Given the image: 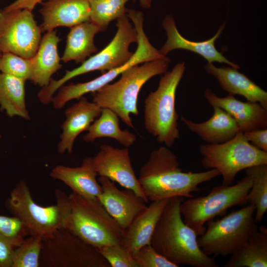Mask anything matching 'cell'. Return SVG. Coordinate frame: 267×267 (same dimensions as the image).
I'll return each instance as SVG.
<instances>
[{"label": "cell", "instance_id": "obj_1", "mask_svg": "<svg viewBox=\"0 0 267 267\" xmlns=\"http://www.w3.org/2000/svg\"><path fill=\"white\" fill-rule=\"evenodd\" d=\"M220 176L216 169L184 172L174 153L166 146L153 150L141 167L138 180L148 201L177 196L193 197L199 185Z\"/></svg>", "mask_w": 267, "mask_h": 267}, {"label": "cell", "instance_id": "obj_2", "mask_svg": "<svg viewBox=\"0 0 267 267\" xmlns=\"http://www.w3.org/2000/svg\"><path fill=\"white\" fill-rule=\"evenodd\" d=\"M184 198H170L154 230L151 245L160 254L179 266L217 267L215 259L199 247L195 232L183 221L180 206Z\"/></svg>", "mask_w": 267, "mask_h": 267}, {"label": "cell", "instance_id": "obj_3", "mask_svg": "<svg viewBox=\"0 0 267 267\" xmlns=\"http://www.w3.org/2000/svg\"><path fill=\"white\" fill-rule=\"evenodd\" d=\"M170 62L168 57L128 68L117 82L91 93L92 101L101 108L112 110L125 124L133 128L131 114L137 116L139 114L137 101L140 89L150 79L165 73Z\"/></svg>", "mask_w": 267, "mask_h": 267}, {"label": "cell", "instance_id": "obj_4", "mask_svg": "<svg viewBox=\"0 0 267 267\" xmlns=\"http://www.w3.org/2000/svg\"><path fill=\"white\" fill-rule=\"evenodd\" d=\"M185 70V62H181L167 71L161 76L157 89L150 92L144 100V127L157 142L168 147H172L180 136L176 95Z\"/></svg>", "mask_w": 267, "mask_h": 267}, {"label": "cell", "instance_id": "obj_5", "mask_svg": "<svg viewBox=\"0 0 267 267\" xmlns=\"http://www.w3.org/2000/svg\"><path fill=\"white\" fill-rule=\"evenodd\" d=\"M70 213L64 228L96 248L121 243L124 230L98 198L69 195Z\"/></svg>", "mask_w": 267, "mask_h": 267}, {"label": "cell", "instance_id": "obj_6", "mask_svg": "<svg viewBox=\"0 0 267 267\" xmlns=\"http://www.w3.org/2000/svg\"><path fill=\"white\" fill-rule=\"evenodd\" d=\"M56 203L47 207L37 204L24 181H19L5 202L7 210L20 219L28 227L31 235L45 238L64 227L70 211L69 195L57 189Z\"/></svg>", "mask_w": 267, "mask_h": 267}, {"label": "cell", "instance_id": "obj_7", "mask_svg": "<svg viewBox=\"0 0 267 267\" xmlns=\"http://www.w3.org/2000/svg\"><path fill=\"white\" fill-rule=\"evenodd\" d=\"M117 20V30L109 44L80 66L66 70L61 78L51 79L48 86L39 91V96L43 101L50 102L59 88L77 76L94 71H100L103 74L120 67L130 59L134 53L130 51L129 47L132 44L137 42L136 30L127 15Z\"/></svg>", "mask_w": 267, "mask_h": 267}, {"label": "cell", "instance_id": "obj_8", "mask_svg": "<svg viewBox=\"0 0 267 267\" xmlns=\"http://www.w3.org/2000/svg\"><path fill=\"white\" fill-rule=\"evenodd\" d=\"M255 207L249 204L223 218L207 222L197 242L201 250L210 256L232 255L258 230L255 221Z\"/></svg>", "mask_w": 267, "mask_h": 267}, {"label": "cell", "instance_id": "obj_9", "mask_svg": "<svg viewBox=\"0 0 267 267\" xmlns=\"http://www.w3.org/2000/svg\"><path fill=\"white\" fill-rule=\"evenodd\" d=\"M252 185L250 176H246L234 185L214 186L204 196L188 198L181 202L180 213L184 222L197 236L203 234L206 223L229 208L247 203V196Z\"/></svg>", "mask_w": 267, "mask_h": 267}, {"label": "cell", "instance_id": "obj_10", "mask_svg": "<svg viewBox=\"0 0 267 267\" xmlns=\"http://www.w3.org/2000/svg\"><path fill=\"white\" fill-rule=\"evenodd\" d=\"M201 164L207 169H216L222 178V184L231 185L236 175L251 167L267 164V152L254 146L240 130L231 139L199 147Z\"/></svg>", "mask_w": 267, "mask_h": 267}, {"label": "cell", "instance_id": "obj_11", "mask_svg": "<svg viewBox=\"0 0 267 267\" xmlns=\"http://www.w3.org/2000/svg\"><path fill=\"white\" fill-rule=\"evenodd\" d=\"M42 267H110L98 249L64 228L43 238Z\"/></svg>", "mask_w": 267, "mask_h": 267}, {"label": "cell", "instance_id": "obj_12", "mask_svg": "<svg viewBox=\"0 0 267 267\" xmlns=\"http://www.w3.org/2000/svg\"><path fill=\"white\" fill-rule=\"evenodd\" d=\"M42 32L32 11L0 10V53L10 52L31 59L38 49Z\"/></svg>", "mask_w": 267, "mask_h": 267}, {"label": "cell", "instance_id": "obj_13", "mask_svg": "<svg viewBox=\"0 0 267 267\" xmlns=\"http://www.w3.org/2000/svg\"><path fill=\"white\" fill-rule=\"evenodd\" d=\"M91 158L97 175L106 177L133 190L146 203L148 202L132 167L128 148H119L102 144L96 155Z\"/></svg>", "mask_w": 267, "mask_h": 267}, {"label": "cell", "instance_id": "obj_14", "mask_svg": "<svg viewBox=\"0 0 267 267\" xmlns=\"http://www.w3.org/2000/svg\"><path fill=\"white\" fill-rule=\"evenodd\" d=\"M98 181L101 187L98 199L108 213L124 230L134 218L146 208V203L133 190L119 189L114 182L100 176Z\"/></svg>", "mask_w": 267, "mask_h": 267}, {"label": "cell", "instance_id": "obj_15", "mask_svg": "<svg viewBox=\"0 0 267 267\" xmlns=\"http://www.w3.org/2000/svg\"><path fill=\"white\" fill-rule=\"evenodd\" d=\"M162 26L166 31L167 39L159 50L163 55H167L176 49H183L198 54L206 60L208 63L216 62L224 63L233 68L240 69V66L228 60L215 46V42L222 34L225 23L220 27L216 34L211 39L200 42L189 40L183 37L178 32L174 17L167 15L164 18Z\"/></svg>", "mask_w": 267, "mask_h": 267}, {"label": "cell", "instance_id": "obj_16", "mask_svg": "<svg viewBox=\"0 0 267 267\" xmlns=\"http://www.w3.org/2000/svg\"><path fill=\"white\" fill-rule=\"evenodd\" d=\"M204 95L211 106L220 107L228 113L242 132L267 128V108L260 103L242 101L230 94L219 97L208 88L205 89Z\"/></svg>", "mask_w": 267, "mask_h": 267}, {"label": "cell", "instance_id": "obj_17", "mask_svg": "<svg viewBox=\"0 0 267 267\" xmlns=\"http://www.w3.org/2000/svg\"><path fill=\"white\" fill-rule=\"evenodd\" d=\"M102 108L95 102L82 96L65 111V120L61 126L62 132L57 144L59 154L72 153L75 141L100 115Z\"/></svg>", "mask_w": 267, "mask_h": 267}, {"label": "cell", "instance_id": "obj_18", "mask_svg": "<svg viewBox=\"0 0 267 267\" xmlns=\"http://www.w3.org/2000/svg\"><path fill=\"white\" fill-rule=\"evenodd\" d=\"M43 19L42 32L64 26L72 27L90 21V9L88 0H48L40 9Z\"/></svg>", "mask_w": 267, "mask_h": 267}, {"label": "cell", "instance_id": "obj_19", "mask_svg": "<svg viewBox=\"0 0 267 267\" xmlns=\"http://www.w3.org/2000/svg\"><path fill=\"white\" fill-rule=\"evenodd\" d=\"M169 199L151 201L124 230L121 244L132 255L141 248L151 245L154 230Z\"/></svg>", "mask_w": 267, "mask_h": 267}, {"label": "cell", "instance_id": "obj_20", "mask_svg": "<svg viewBox=\"0 0 267 267\" xmlns=\"http://www.w3.org/2000/svg\"><path fill=\"white\" fill-rule=\"evenodd\" d=\"M205 70L228 94L241 95L247 101L258 102L267 108V92L238 69L229 66L218 67L212 63H207Z\"/></svg>", "mask_w": 267, "mask_h": 267}, {"label": "cell", "instance_id": "obj_21", "mask_svg": "<svg viewBox=\"0 0 267 267\" xmlns=\"http://www.w3.org/2000/svg\"><path fill=\"white\" fill-rule=\"evenodd\" d=\"M97 176L91 157L85 158L79 167L56 165L49 174L51 178L63 182L72 192L90 199L98 198L101 194V187L96 180Z\"/></svg>", "mask_w": 267, "mask_h": 267}, {"label": "cell", "instance_id": "obj_22", "mask_svg": "<svg viewBox=\"0 0 267 267\" xmlns=\"http://www.w3.org/2000/svg\"><path fill=\"white\" fill-rule=\"evenodd\" d=\"M213 108V115L204 122H194L183 116L180 120L191 132L206 143H221L233 138L240 129L226 111L217 106Z\"/></svg>", "mask_w": 267, "mask_h": 267}, {"label": "cell", "instance_id": "obj_23", "mask_svg": "<svg viewBox=\"0 0 267 267\" xmlns=\"http://www.w3.org/2000/svg\"><path fill=\"white\" fill-rule=\"evenodd\" d=\"M60 41L56 31L46 32L41 39L36 53L31 58L30 80L42 88L48 86L52 76L62 67L58 52Z\"/></svg>", "mask_w": 267, "mask_h": 267}, {"label": "cell", "instance_id": "obj_24", "mask_svg": "<svg viewBox=\"0 0 267 267\" xmlns=\"http://www.w3.org/2000/svg\"><path fill=\"white\" fill-rule=\"evenodd\" d=\"M100 31L99 27L90 21L71 27L61 60L65 63L72 60L77 63L84 62L88 57L97 51L94 38Z\"/></svg>", "mask_w": 267, "mask_h": 267}, {"label": "cell", "instance_id": "obj_25", "mask_svg": "<svg viewBox=\"0 0 267 267\" xmlns=\"http://www.w3.org/2000/svg\"><path fill=\"white\" fill-rule=\"evenodd\" d=\"M119 117L112 110L102 108L100 115L91 123L83 136L86 142H92L100 138H111L125 147L132 146L136 141L135 134L120 128Z\"/></svg>", "mask_w": 267, "mask_h": 267}, {"label": "cell", "instance_id": "obj_26", "mask_svg": "<svg viewBox=\"0 0 267 267\" xmlns=\"http://www.w3.org/2000/svg\"><path fill=\"white\" fill-rule=\"evenodd\" d=\"M26 81L0 73V110L10 118L29 120L30 116L25 101Z\"/></svg>", "mask_w": 267, "mask_h": 267}, {"label": "cell", "instance_id": "obj_27", "mask_svg": "<svg viewBox=\"0 0 267 267\" xmlns=\"http://www.w3.org/2000/svg\"><path fill=\"white\" fill-rule=\"evenodd\" d=\"M225 267H267V231L261 227L232 255Z\"/></svg>", "mask_w": 267, "mask_h": 267}, {"label": "cell", "instance_id": "obj_28", "mask_svg": "<svg viewBox=\"0 0 267 267\" xmlns=\"http://www.w3.org/2000/svg\"><path fill=\"white\" fill-rule=\"evenodd\" d=\"M245 170L252 180L247 203L255 206V221L259 222L267 212V164L255 165Z\"/></svg>", "mask_w": 267, "mask_h": 267}, {"label": "cell", "instance_id": "obj_29", "mask_svg": "<svg viewBox=\"0 0 267 267\" xmlns=\"http://www.w3.org/2000/svg\"><path fill=\"white\" fill-rule=\"evenodd\" d=\"M130 0H88L90 9V21L105 31L109 23L127 15L126 4Z\"/></svg>", "mask_w": 267, "mask_h": 267}, {"label": "cell", "instance_id": "obj_30", "mask_svg": "<svg viewBox=\"0 0 267 267\" xmlns=\"http://www.w3.org/2000/svg\"><path fill=\"white\" fill-rule=\"evenodd\" d=\"M25 239L14 249L12 267H39L43 238L37 235Z\"/></svg>", "mask_w": 267, "mask_h": 267}, {"label": "cell", "instance_id": "obj_31", "mask_svg": "<svg viewBox=\"0 0 267 267\" xmlns=\"http://www.w3.org/2000/svg\"><path fill=\"white\" fill-rule=\"evenodd\" d=\"M30 234L26 224L18 218L0 215V239L16 248Z\"/></svg>", "mask_w": 267, "mask_h": 267}, {"label": "cell", "instance_id": "obj_32", "mask_svg": "<svg viewBox=\"0 0 267 267\" xmlns=\"http://www.w3.org/2000/svg\"><path fill=\"white\" fill-rule=\"evenodd\" d=\"M0 71L25 81L30 80L32 59L10 52L1 53L0 56Z\"/></svg>", "mask_w": 267, "mask_h": 267}, {"label": "cell", "instance_id": "obj_33", "mask_svg": "<svg viewBox=\"0 0 267 267\" xmlns=\"http://www.w3.org/2000/svg\"><path fill=\"white\" fill-rule=\"evenodd\" d=\"M110 267H138L131 252L121 243L97 249Z\"/></svg>", "mask_w": 267, "mask_h": 267}, {"label": "cell", "instance_id": "obj_34", "mask_svg": "<svg viewBox=\"0 0 267 267\" xmlns=\"http://www.w3.org/2000/svg\"><path fill=\"white\" fill-rule=\"evenodd\" d=\"M138 267H178L158 253L151 245H146L133 255Z\"/></svg>", "mask_w": 267, "mask_h": 267}, {"label": "cell", "instance_id": "obj_35", "mask_svg": "<svg viewBox=\"0 0 267 267\" xmlns=\"http://www.w3.org/2000/svg\"><path fill=\"white\" fill-rule=\"evenodd\" d=\"M246 140L258 149L267 152V129L243 132Z\"/></svg>", "mask_w": 267, "mask_h": 267}, {"label": "cell", "instance_id": "obj_36", "mask_svg": "<svg viewBox=\"0 0 267 267\" xmlns=\"http://www.w3.org/2000/svg\"><path fill=\"white\" fill-rule=\"evenodd\" d=\"M14 249L0 239V267H12Z\"/></svg>", "mask_w": 267, "mask_h": 267}, {"label": "cell", "instance_id": "obj_37", "mask_svg": "<svg viewBox=\"0 0 267 267\" xmlns=\"http://www.w3.org/2000/svg\"><path fill=\"white\" fill-rule=\"evenodd\" d=\"M43 0H16L2 10L5 11L21 9H27L30 11L33 10L36 5L41 3Z\"/></svg>", "mask_w": 267, "mask_h": 267}, {"label": "cell", "instance_id": "obj_38", "mask_svg": "<svg viewBox=\"0 0 267 267\" xmlns=\"http://www.w3.org/2000/svg\"><path fill=\"white\" fill-rule=\"evenodd\" d=\"M139 3L141 7L148 9L150 8L152 0H139Z\"/></svg>", "mask_w": 267, "mask_h": 267}, {"label": "cell", "instance_id": "obj_39", "mask_svg": "<svg viewBox=\"0 0 267 267\" xmlns=\"http://www.w3.org/2000/svg\"><path fill=\"white\" fill-rule=\"evenodd\" d=\"M1 138V134H0V139Z\"/></svg>", "mask_w": 267, "mask_h": 267}, {"label": "cell", "instance_id": "obj_40", "mask_svg": "<svg viewBox=\"0 0 267 267\" xmlns=\"http://www.w3.org/2000/svg\"><path fill=\"white\" fill-rule=\"evenodd\" d=\"M1 54V53H0V56Z\"/></svg>", "mask_w": 267, "mask_h": 267}]
</instances>
